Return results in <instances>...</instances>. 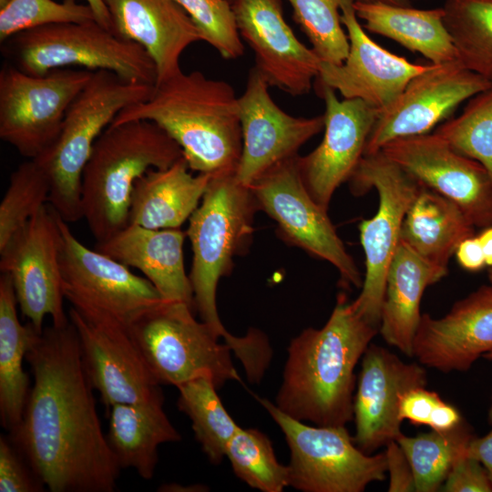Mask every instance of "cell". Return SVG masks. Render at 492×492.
Masks as SVG:
<instances>
[{
    "mask_svg": "<svg viewBox=\"0 0 492 492\" xmlns=\"http://www.w3.org/2000/svg\"><path fill=\"white\" fill-rule=\"evenodd\" d=\"M181 157L166 169H150L135 183L128 224L179 229L200 205L212 175H193Z\"/></svg>",
    "mask_w": 492,
    "mask_h": 492,
    "instance_id": "27",
    "label": "cell"
},
{
    "mask_svg": "<svg viewBox=\"0 0 492 492\" xmlns=\"http://www.w3.org/2000/svg\"><path fill=\"white\" fill-rule=\"evenodd\" d=\"M68 318L78 335L89 382L107 408L116 404L164 403L161 384L127 325L108 315L72 306Z\"/></svg>",
    "mask_w": 492,
    "mask_h": 492,
    "instance_id": "15",
    "label": "cell"
},
{
    "mask_svg": "<svg viewBox=\"0 0 492 492\" xmlns=\"http://www.w3.org/2000/svg\"><path fill=\"white\" fill-rule=\"evenodd\" d=\"M237 477L262 492H282L290 486V468L281 464L269 437L255 428L240 427L226 447Z\"/></svg>",
    "mask_w": 492,
    "mask_h": 492,
    "instance_id": "35",
    "label": "cell"
},
{
    "mask_svg": "<svg viewBox=\"0 0 492 492\" xmlns=\"http://www.w3.org/2000/svg\"><path fill=\"white\" fill-rule=\"evenodd\" d=\"M42 481L9 437H0V491L42 492Z\"/></svg>",
    "mask_w": 492,
    "mask_h": 492,
    "instance_id": "42",
    "label": "cell"
},
{
    "mask_svg": "<svg viewBox=\"0 0 492 492\" xmlns=\"http://www.w3.org/2000/svg\"><path fill=\"white\" fill-rule=\"evenodd\" d=\"M412 1V0H411Z\"/></svg>",
    "mask_w": 492,
    "mask_h": 492,
    "instance_id": "54",
    "label": "cell"
},
{
    "mask_svg": "<svg viewBox=\"0 0 492 492\" xmlns=\"http://www.w3.org/2000/svg\"><path fill=\"white\" fill-rule=\"evenodd\" d=\"M227 1H229L232 5L236 0H227Z\"/></svg>",
    "mask_w": 492,
    "mask_h": 492,
    "instance_id": "53",
    "label": "cell"
},
{
    "mask_svg": "<svg viewBox=\"0 0 492 492\" xmlns=\"http://www.w3.org/2000/svg\"><path fill=\"white\" fill-rule=\"evenodd\" d=\"M63 67L28 75L7 61L0 70V138L34 159L56 138L67 111L93 76Z\"/></svg>",
    "mask_w": 492,
    "mask_h": 492,
    "instance_id": "11",
    "label": "cell"
},
{
    "mask_svg": "<svg viewBox=\"0 0 492 492\" xmlns=\"http://www.w3.org/2000/svg\"><path fill=\"white\" fill-rule=\"evenodd\" d=\"M153 88L107 70L95 71L69 106L56 138L34 159L49 180L48 204L65 221L83 218L82 174L95 142L120 111L149 98Z\"/></svg>",
    "mask_w": 492,
    "mask_h": 492,
    "instance_id": "6",
    "label": "cell"
},
{
    "mask_svg": "<svg viewBox=\"0 0 492 492\" xmlns=\"http://www.w3.org/2000/svg\"><path fill=\"white\" fill-rule=\"evenodd\" d=\"M190 17L202 41L226 59L242 56L241 42L232 5L227 0H174Z\"/></svg>",
    "mask_w": 492,
    "mask_h": 492,
    "instance_id": "40",
    "label": "cell"
},
{
    "mask_svg": "<svg viewBox=\"0 0 492 492\" xmlns=\"http://www.w3.org/2000/svg\"><path fill=\"white\" fill-rule=\"evenodd\" d=\"M480 241L487 266L492 267V225L483 228L477 235Z\"/></svg>",
    "mask_w": 492,
    "mask_h": 492,
    "instance_id": "48",
    "label": "cell"
},
{
    "mask_svg": "<svg viewBox=\"0 0 492 492\" xmlns=\"http://www.w3.org/2000/svg\"><path fill=\"white\" fill-rule=\"evenodd\" d=\"M319 91L325 105L324 135L312 152L298 156V167L313 200L328 210L333 193L364 157L378 111L361 99L340 100L325 85L319 84Z\"/></svg>",
    "mask_w": 492,
    "mask_h": 492,
    "instance_id": "19",
    "label": "cell"
},
{
    "mask_svg": "<svg viewBox=\"0 0 492 492\" xmlns=\"http://www.w3.org/2000/svg\"><path fill=\"white\" fill-rule=\"evenodd\" d=\"M269 85L253 67L238 97L242 150L236 177L250 186L269 169L292 158L324 128L323 115L293 117L272 98Z\"/></svg>",
    "mask_w": 492,
    "mask_h": 492,
    "instance_id": "18",
    "label": "cell"
},
{
    "mask_svg": "<svg viewBox=\"0 0 492 492\" xmlns=\"http://www.w3.org/2000/svg\"><path fill=\"white\" fill-rule=\"evenodd\" d=\"M424 365L405 363L388 349L370 343L362 356L354 396V444L373 454L403 435L399 416L402 394L425 386Z\"/></svg>",
    "mask_w": 492,
    "mask_h": 492,
    "instance_id": "21",
    "label": "cell"
},
{
    "mask_svg": "<svg viewBox=\"0 0 492 492\" xmlns=\"http://www.w3.org/2000/svg\"><path fill=\"white\" fill-rule=\"evenodd\" d=\"M378 333L340 292L322 328L308 327L291 341L276 406L299 421L345 426L354 419L355 366Z\"/></svg>",
    "mask_w": 492,
    "mask_h": 492,
    "instance_id": "2",
    "label": "cell"
},
{
    "mask_svg": "<svg viewBox=\"0 0 492 492\" xmlns=\"http://www.w3.org/2000/svg\"><path fill=\"white\" fill-rule=\"evenodd\" d=\"M298 156L274 165L250 185L259 210L277 223L278 233L287 244L334 266L343 287H362L358 267L327 210L313 200L302 182Z\"/></svg>",
    "mask_w": 492,
    "mask_h": 492,
    "instance_id": "12",
    "label": "cell"
},
{
    "mask_svg": "<svg viewBox=\"0 0 492 492\" xmlns=\"http://www.w3.org/2000/svg\"><path fill=\"white\" fill-rule=\"evenodd\" d=\"M132 120L161 128L181 148L190 170L212 176L237 170L242 150L238 97L226 81L180 71L120 111L111 125Z\"/></svg>",
    "mask_w": 492,
    "mask_h": 492,
    "instance_id": "4",
    "label": "cell"
},
{
    "mask_svg": "<svg viewBox=\"0 0 492 492\" xmlns=\"http://www.w3.org/2000/svg\"><path fill=\"white\" fill-rule=\"evenodd\" d=\"M363 3H382L400 6H411V0H354Z\"/></svg>",
    "mask_w": 492,
    "mask_h": 492,
    "instance_id": "49",
    "label": "cell"
},
{
    "mask_svg": "<svg viewBox=\"0 0 492 492\" xmlns=\"http://www.w3.org/2000/svg\"><path fill=\"white\" fill-rule=\"evenodd\" d=\"M349 182L354 195L370 189L378 193L376 213L359 224L365 273L353 305L363 319L379 328L387 271L400 242L405 216L423 184L381 151L364 155Z\"/></svg>",
    "mask_w": 492,
    "mask_h": 492,
    "instance_id": "9",
    "label": "cell"
},
{
    "mask_svg": "<svg viewBox=\"0 0 492 492\" xmlns=\"http://www.w3.org/2000/svg\"><path fill=\"white\" fill-rule=\"evenodd\" d=\"M186 232L179 229H148L128 224L94 249L139 270L167 302L194 308L193 292L183 259Z\"/></svg>",
    "mask_w": 492,
    "mask_h": 492,
    "instance_id": "25",
    "label": "cell"
},
{
    "mask_svg": "<svg viewBox=\"0 0 492 492\" xmlns=\"http://www.w3.org/2000/svg\"><path fill=\"white\" fill-rule=\"evenodd\" d=\"M380 151L423 185L457 204L475 227L492 225L489 173L435 132L394 139Z\"/></svg>",
    "mask_w": 492,
    "mask_h": 492,
    "instance_id": "17",
    "label": "cell"
},
{
    "mask_svg": "<svg viewBox=\"0 0 492 492\" xmlns=\"http://www.w3.org/2000/svg\"><path fill=\"white\" fill-rule=\"evenodd\" d=\"M353 5L367 31L421 54L432 64L457 60L452 37L444 22L443 7L417 9L357 1H354Z\"/></svg>",
    "mask_w": 492,
    "mask_h": 492,
    "instance_id": "29",
    "label": "cell"
},
{
    "mask_svg": "<svg viewBox=\"0 0 492 492\" xmlns=\"http://www.w3.org/2000/svg\"><path fill=\"white\" fill-rule=\"evenodd\" d=\"M57 222L62 291L72 307L108 315L128 326L147 310L167 302L147 278L79 241L58 214Z\"/></svg>",
    "mask_w": 492,
    "mask_h": 492,
    "instance_id": "13",
    "label": "cell"
},
{
    "mask_svg": "<svg viewBox=\"0 0 492 492\" xmlns=\"http://www.w3.org/2000/svg\"><path fill=\"white\" fill-rule=\"evenodd\" d=\"M57 214L47 203L0 248V271L11 278L24 317L42 333L46 315L55 326L69 323L64 309Z\"/></svg>",
    "mask_w": 492,
    "mask_h": 492,
    "instance_id": "14",
    "label": "cell"
},
{
    "mask_svg": "<svg viewBox=\"0 0 492 492\" xmlns=\"http://www.w3.org/2000/svg\"><path fill=\"white\" fill-rule=\"evenodd\" d=\"M487 421L492 427V405L487 413ZM467 455L477 459L485 466L492 483V428L484 436H474L469 443Z\"/></svg>",
    "mask_w": 492,
    "mask_h": 492,
    "instance_id": "46",
    "label": "cell"
},
{
    "mask_svg": "<svg viewBox=\"0 0 492 492\" xmlns=\"http://www.w3.org/2000/svg\"><path fill=\"white\" fill-rule=\"evenodd\" d=\"M86 2L92 8L96 16V21L102 26L110 30V17L104 1L86 0Z\"/></svg>",
    "mask_w": 492,
    "mask_h": 492,
    "instance_id": "47",
    "label": "cell"
},
{
    "mask_svg": "<svg viewBox=\"0 0 492 492\" xmlns=\"http://www.w3.org/2000/svg\"><path fill=\"white\" fill-rule=\"evenodd\" d=\"M96 20L92 8L77 0H11L0 9V42L25 30L54 23Z\"/></svg>",
    "mask_w": 492,
    "mask_h": 492,
    "instance_id": "39",
    "label": "cell"
},
{
    "mask_svg": "<svg viewBox=\"0 0 492 492\" xmlns=\"http://www.w3.org/2000/svg\"><path fill=\"white\" fill-rule=\"evenodd\" d=\"M236 172L210 178L198 208L190 217L186 236L192 250L190 281L194 308L225 343L247 372L257 370L267 355V342L258 329L244 336L230 333L217 309V287L220 278L233 268V258L245 251L252 238L253 219L259 206L250 186L242 184Z\"/></svg>",
    "mask_w": 492,
    "mask_h": 492,
    "instance_id": "3",
    "label": "cell"
},
{
    "mask_svg": "<svg viewBox=\"0 0 492 492\" xmlns=\"http://www.w3.org/2000/svg\"><path fill=\"white\" fill-rule=\"evenodd\" d=\"M484 358L487 360H492V350L483 355ZM491 400H492V395H491Z\"/></svg>",
    "mask_w": 492,
    "mask_h": 492,
    "instance_id": "50",
    "label": "cell"
},
{
    "mask_svg": "<svg viewBox=\"0 0 492 492\" xmlns=\"http://www.w3.org/2000/svg\"><path fill=\"white\" fill-rule=\"evenodd\" d=\"M232 7L240 35L254 53V67L268 85L292 96L307 94L322 60L295 36L281 1L236 0Z\"/></svg>",
    "mask_w": 492,
    "mask_h": 492,
    "instance_id": "22",
    "label": "cell"
},
{
    "mask_svg": "<svg viewBox=\"0 0 492 492\" xmlns=\"http://www.w3.org/2000/svg\"><path fill=\"white\" fill-rule=\"evenodd\" d=\"M491 86L458 60L429 64L392 104L378 111L364 155L379 152L394 139L429 133L461 103Z\"/></svg>",
    "mask_w": 492,
    "mask_h": 492,
    "instance_id": "16",
    "label": "cell"
},
{
    "mask_svg": "<svg viewBox=\"0 0 492 492\" xmlns=\"http://www.w3.org/2000/svg\"><path fill=\"white\" fill-rule=\"evenodd\" d=\"M442 7L457 60L492 83V0H446Z\"/></svg>",
    "mask_w": 492,
    "mask_h": 492,
    "instance_id": "34",
    "label": "cell"
},
{
    "mask_svg": "<svg viewBox=\"0 0 492 492\" xmlns=\"http://www.w3.org/2000/svg\"><path fill=\"white\" fill-rule=\"evenodd\" d=\"M492 350V284L482 285L454 303L441 318L423 313L412 357L442 373L466 372Z\"/></svg>",
    "mask_w": 492,
    "mask_h": 492,
    "instance_id": "23",
    "label": "cell"
},
{
    "mask_svg": "<svg viewBox=\"0 0 492 492\" xmlns=\"http://www.w3.org/2000/svg\"><path fill=\"white\" fill-rule=\"evenodd\" d=\"M343 0H288L293 18L322 62L339 65L346 58L349 39L342 27Z\"/></svg>",
    "mask_w": 492,
    "mask_h": 492,
    "instance_id": "38",
    "label": "cell"
},
{
    "mask_svg": "<svg viewBox=\"0 0 492 492\" xmlns=\"http://www.w3.org/2000/svg\"><path fill=\"white\" fill-rule=\"evenodd\" d=\"M183 157L182 149L149 120L109 125L94 144L81 183L83 218L97 242L128 224L136 181L150 169H166Z\"/></svg>",
    "mask_w": 492,
    "mask_h": 492,
    "instance_id": "5",
    "label": "cell"
},
{
    "mask_svg": "<svg viewBox=\"0 0 492 492\" xmlns=\"http://www.w3.org/2000/svg\"><path fill=\"white\" fill-rule=\"evenodd\" d=\"M49 194V180L36 159L21 163L11 173L0 203V248L48 203Z\"/></svg>",
    "mask_w": 492,
    "mask_h": 492,
    "instance_id": "37",
    "label": "cell"
},
{
    "mask_svg": "<svg viewBox=\"0 0 492 492\" xmlns=\"http://www.w3.org/2000/svg\"><path fill=\"white\" fill-rule=\"evenodd\" d=\"M446 274L447 269L429 262L400 241L386 274L379 327L389 345L412 357L424 292Z\"/></svg>",
    "mask_w": 492,
    "mask_h": 492,
    "instance_id": "26",
    "label": "cell"
},
{
    "mask_svg": "<svg viewBox=\"0 0 492 492\" xmlns=\"http://www.w3.org/2000/svg\"><path fill=\"white\" fill-rule=\"evenodd\" d=\"M399 416L403 421L437 432L450 431L465 420L457 407L425 386L412 388L401 395Z\"/></svg>",
    "mask_w": 492,
    "mask_h": 492,
    "instance_id": "41",
    "label": "cell"
},
{
    "mask_svg": "<svg viewBox=\"0 0 492 492\" xmlns=\"http://www.w3.org/2000/svg\"><path fill=\"white\" fill-rule=\"evenodd\" d=\"M487 276H488L489 282L492 284V267L488 268Z\"/></svg>",
    "mask_w": 492,
    "mask_h": 492,
    "instance_id": "51",
    "label": "cell"
},
{
    "mask_svg": "<svg viewBox=\"0 0 492 492\" xmlns=\"http://www.w3.org/2000/svg\"><path fill=\"white\" fill-rule=\"evenodd\" d=\"M33 385L9 438L51 492H113L120 467L103 433L70 322L52 324L29 348Z\"/></svg>",
    "mask_w": 492,
    "mask_h": 492,
    "instance_id": "1",
    "label": "cell"
},
{
    "mask_svg": "<svg viewBox=\"0 0 492 492\" xmlns=\"http://www.w3.org/2000/svg\"><path fill=\"white\" fill-rule=\"evenodd\" d=\"M110 30L119 38L139 45L156 67L160 84L181 70L180 56L202 36L190 17L174 0H103Z\"/></svg>",
    "mask_w": 492,
    "mask_h": 492,
    "instance_id": "24",
    "label": "cell"
},
{
    "mask_svg": "<svg viewBox=\"0 0 492 492\" xmlns=\"http://www.w3.org/2000/svg\"><path fill=\"white\" fill-rule=\"evenodd\" d=\"M1 44L5 61L28 75L77 67L107 70L128 82L156 85V67L149 54L96 20L48 24L17 33Z\"/></svg>",
    "mask_w": 492,
    "mask_h": 492,
    "instance_id": "7",
    "label": "cell"
},
{
    "mask_svg": "<svg viewBox=\"0 0 492 492\" xmlns=\"http://www.w3.org/2000/svg\"><path fill=\"white\" fill-rule=\"evenodd\" d=\"M435 133L483 165L492 178V86L469 98L460 115L447 118Z\"/></svg>",
    "mask_w": 492,
    "mask_h": 492,
    "instance_id": "36",
    "label": "cell"
},
{
    "mask_svg": "<svg viewBox=\"0 0 492 492\" xmlns=\"http://www.w3.org/2000/svg\"><path fill=\"white\" fill-rule=\"evenodd\" d=\"M354 0H343L341 21L349 51L342 64L321 63L319 84L339 91L343 98L364 101L377 111L392 104L408 82L428 65L412 63L375 43L354 12Z\"/></svg>",
    "mask_w": 492,
    "mask_h": 492,
    "instance_id": "20",
    "label": "cell"
},
{
    "mask_svg": "<svg viewBox=\"0 0 492 492\" xmlns=\"http://www.w3.org/2000/svg\"><path fill=\"white\" fill-rule=\"evenodd\" d=\"M475 226L457 204L422 185L407 210L400 241L429 262L447 269L458 244Z\"/></svg>",
    "mask_w": 492,
    "mask_h": 492,
    "instance_id": "30",
    "label": "cell"
},
{
    "mask_svg": "<svg viewBox=\"0 0 492 492\" xmlns=\"http://www.w3.org/2000/svg\"><path fill=\"white\" fill-rule=\"evenodd\" d=\"M386 458L387 474L389 475V492L415 491V478L410 463L396 441L385 446L384 451Z\"/></svg>",
    "mask_w": 492,
    "mask_h": 492,
    "instance_id": "44",
    "label": "cell"
},
{
    "mask_svg": "<svg viewBox=\"0 0 492 492\" xmlns=\"http://www.w3.org/2000/svg\"><path fill=\"white\" fill-rule=\"evenodd\" d=\"M192 311L183 302H163L128 324L155 379L176 387L200 376L211 377L217 388L230 380L241 382L231 346Z\"/></svg>",
    "mask_w": 492,
    "mask_h": 492,
    "instance_id": "8",
    "label": "cell"
},
{
    "mask_svg": "<svg viewBox=\"0 0 492 492\" xmlns=\"http://www.w3.org/2000/svg\"><path fill=\"white\" fill-rule=\"evenodd\" d=\"M178 407L191 421L196 440L214 465L226 454L227 444L240 426L226 411L210 376H200L178 387Z\"/></svg>",
    "mask_w": 492,
    "mask_h": 492,
    "instance_id": "33",
    "label": "cell"
},
{
    "mask_svg": "<svg viewBox=\"0 0 492 492\" xmlns=\"http://www.w3.org/2000/svg\"><path fill=\"white\" fill-rule=\"evenodd\" d=\"M164 403L116 404L108 407V446L122 468H133L150 480L159 461V446L178 442L180 434L169 421Z\"/></svg>",
    "mask_w": 492,
    "mask_h": 492,
    "instance_id": "28",
    "label": "cell"
},
{
    "mask_svg": "<svg viewBox=\"0 0 492 492\" xmlns=\"http://www.w3.org/2000/svg\"><path fill=\"white\" fill-rule=\"evenodd\" d=\"M283 433L290 449V486L302 492H363L386 478L384 452L366 454L345 426L309 425L257 397Z\"/></svg>",
    "mask_w": 492,
    "mask_h": 492,
    "instance_id": "10",
    "label": "cell"
},
{
    "mask_svg": "<svg viewBox=\"0 0 492 492\" xmlns=\"http://www.w3.org/2000/svg\"><path fill=\"white\" fill-rule=\"evenodd\" d=\"M454 255L459 266L467 272H478L487 266L477 236L474 235L463 240Z\"/></svg>",
    "mask_w": 492,
    "mask_h": 492,
    "instance_id": "45",
    "label": "cell"
},
{
    "mask_svg": "<svg viewBox=\"0 0 492 492\" xmlns=\"http://www.w3.org/2000/svg\"><path fill=\"white\" fill-rule=\"evenodd\" d=\"M440 491L492 492V483L481 462L466 455L453 465Z\"/></svg>",
    "mask_w": 492,
    "mask_h": 492,
    "instance_id": "43",
    "label": "cell"
},
{
    "mask_svg": "<svg viewBox=\"0 0 492 492\" xmlns=\"http://www.w3.org/2000/svg\"><path fill=\"white\" fill-rule=\"evenodd\" d=\"M17 301L11 278L0 276V420L9 433L19 425L30 392L29 377L23 361L41 335L17 315Z\"/></svg>",
    "mask_w": 492,
    "mask_h": 492,
    "instance_id": "31",
    "label": "cell"
},
{
    "mask_svg": "<svg viewBox=\"0 0 492 492\" xmlns=\"http://www.w3.org/2000/svg\"><path fill=\"white\" fill-rule=\"evenodd\" d=\"M474 436L466 420L446 432L432 430L415 436L401 435L396 442L410 463L415 491H440L453 465L467 455Z\"/></svg>",
    "mask_w": 492,
    "mask_h": 492,
    "instance_id": "32",
    "label": "cell"
},
{
    "mask_svg": "<svg viewBox=\"0 0 492 492\" xmlns=\"http://www.w3.org/2000/svg\"><path fill=\"white\" fill-rule=\"evenodd\" d=\"M11 0H0V9L5 7Z\"/></svg>",
    "mask_w": 492,
    "mask_h": 492,
    "instance_id": "52",
    "label": "cell"
}]
</instances>
